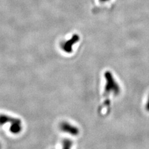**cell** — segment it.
Instances as JSON below:
<instances>
[{
  "label": "cell",
  "instance_id": "obj_1",
  "mask_svg": "<svg viewBox=\"0 0 149 149\" xmlns=\"http://www.w3.org/2000/svg\"><path fill=\"white\" fill-rule=\"evenodd\" d=\"M6 123H10L9 130L13 134H17L21 132L22 125L20 119L14 118L6 114H0V125Z\"/></svg>",
  "mask_w": 149,
  "mask_h": 149
},
{
  "label": "cell",
  "instance_id": "obj_2",
  "mask_svg": "<svg viewBox=\"0 0 149 149\" xmlns=\"http://www.w3.org/2000/svg\"><path fill=\"white\" fill-rule=\"evenodd\" d=\"M78 39H79L78 36L77 35H74L70 40H69L68 41H67V42L65 43V44H64L63 49L65 50L70 51L71 50V47H72V45L74 43H76L77 42L78 40Z\"/></svg>",
  "mask_w": 149,
  "mask_h": 149
},
{
  "label": "cell",
  "instance_id": "obj_3",
  "mask_svg": "<svg viewBox=\"0 0 149 149\" xmlns=\"http://www.w3.org/2000/svg\"><path fill=\"white\" fill-rule=\"evenodd\" d=\"M101 1H109V0H101Z\"/></svg>",
  "mask_w": 149,
  "mask_h": 149
},
{
  "label": "cell",
  "instance_id": "obj_4",
  "mask_svg": "<svg viewBox=\"0 0 149 149\" xmlns=\"http://www.w3.org/2000/svg\"><path fill=\"white\" fill-rule=\"evenodd\" d=\"M1 144H0V149H1Z\"/></svg>",
  "mask_w": 149,
  "mask_h": 149
},
{
  "label": "cell",
  "instance_id": "obj_5",
  "mask_svg": "<svg viewBox=\"0 0 149 149\" xmlns=\"http://www.w3.org/2000/svg\"><path fill=\"white\" fill-rule=\"evenodd\" d=\"M148 106H149V104H148Z\"/></svg>",
  "mask_w": 149,
  "mask_h": 149
}]
</instances>
